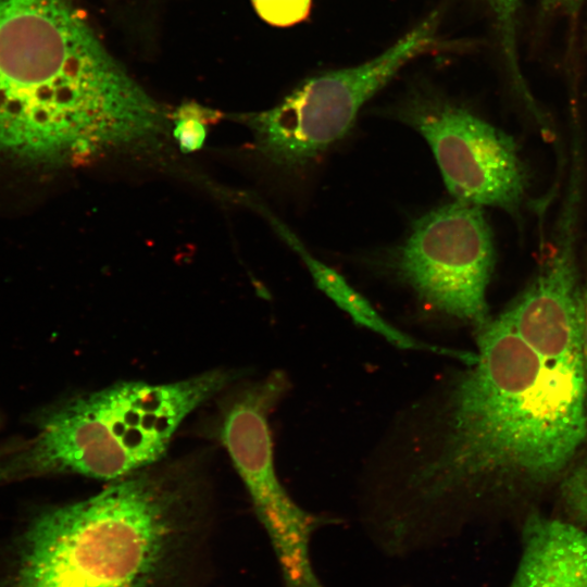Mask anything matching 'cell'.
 Segmentation results:
<instances>
[{
	"instance_id": "obj_1",
	"label": "cell",
	"mask_w": 587,
	"mask_h": 587,
	"mask_svg": "<svg viewBox=\"0 0 587 587\" xmlns=\"http://www.w3.org/2000/svg\"><path fill=\"white\" fill-rule=\"evenodd\" d=\"M476 330L474 362L416 409L375 485V514L398 540L448 529L516 485L549 482L586 438L583 357L536 347L503 312Z\"/></svg>"
},
{
	"instance_id": "obj_2",
	"label": "cell",
	"mask_w": 587,
	"mask_h": 587,
	"mask_svg": "<svg viewBox=\"0 0 587 587\" xmlns=\"http://www.w3.org/2000/svg\"><path fill=\"white\" fill-rule=\"evenodd\" d=\"M163 109L66 0H0V155L75 165L157 135Z\"/></svg>"
},
{
	"instance_id": "obj_3",
	"label": "cell",
	"mask_w": 587,
	"mask_h": 587,
	"mask_svg": "<svg viewBox=\"0 0 587 587\" xmlns=\"http://www.w3.org/2000/svg\"><path fill=\"white\" fill-rule=\"evenodd\" d=\"M195 461L160 462L38 514L0 587H175L208 509Z\"/></svg>"
},
{
	"instance_id": "obj_4",
	"label": "cell",
	"mask_w": 587,
	"mask_h": 587,
	"mask_svg": "<svg viewBox=\"0 0 587 587\" xmlns=\"http://www.w3.org/2000/svg\"><path fill=\"white\" fill-rule=\"evenodd\" d=\"M235 377L215 369L171 383L125 380L59 402L32 444L0 464V483L57 474L113 482L152 466L182 423Z\"/></svg>"
},
{
	"instance_id": "obj_5",
	"label": "cell",
	"mask_w": 587,
	"mask_h": 587,
	"mask_svg": "<svg viewBox=\"0 0 587 587\" xmlns=\"http://www.w3.org/2000/svg\"><path fill=\"white\" fill-rule=\"evenodd\" d=\"M445 8L428 11L375 55L301 80L274 107L246 122L258 150L288 171L310 168L354 126L362 109L415 61L461 46L444 34Z\"/></svg>"
},
{
	"instance_id": "obj_6",
	"label": "cell",
	"mask_w": 587,
	"mask_h": 587,
	"mask_svg": "<svg viewBox=\"0 0 587 587\" xmlns=\"http://www.w3.org/2000/svg\"><path fill=\"white\" fill-rule=\"evenodd\" d=\"M378 112L426 140L454 200L517 215L528 180L517 145L509 134L422 79Z\"/></svg>"
},
{
	"instance_id": "obj_7",
	"label": "cell",
	"mask_w": 587,
	"mask_h": 587,
	"mask_svg": "<svg viewBox=\"0 0 587 587\" xmlns=\"http://www.w3.org/2000/svg\"><path fill=\"white\" fill-rule=\"evenodd\" d=\"M289 389L283 372L245 383L220 404L216 437L241 478L279 563L284 587H323L310 560V539L325 519L301 509L275 470L268 417Z\"/></svg>"
},
{
	"instance_id": "obj_8",
	"label": "cell",
	"mask_w": 587,
	"mask_h": 587,
	"mask_svg": "<svg viewBox=\"0 0 587 587\" xmlns=\"http://www.w3.org/2000/svg\"><path fill=\"white\" fill-rule=\"evenodd\" d=\"M483 208L454 200L420 216L383 267L440 314L477 328L489 321L495 247Z\"/></svg>"
},
{
	"instance_id": "obj_9",
	"label": "cell",
	"mask_w": 587,
	"mask_h": 587,
	"mask_svg": "<svg viewBox=\"0 0 587 587\" xmlns=\"http://www.w3.org/2000/svg\"><path fill=\"white\" fill-rule=\"evenodd\" d=\"M510 587H587V533L562 521L529 516Z\"/></svg>"
},
{
	"instance_id": "obj_10",
	"label": "cell",
	"mask_w": 587,
	"mask_h": 587,
	"mask_svg": "<svg viewBox=\"0 0 587 587\" xmlns=\"http://www.w3.org/2000/svg\"><path fill=\"white\" fill-rule=\"evenodd\" d=\"M276 226L286 241L303 260L317 288L332 299L337 307L348 313L353 322L384 337L388 342L398 348L432 351L448 357H454L462 361L465 360L466 352L421 342L391 325L374 309L365 297L347 282L341 274L315 258L313 253H311L304 245L280 223H276Z\"/></svg>"
},
{
	"instance_id": "obj_11",
	"label": "cell",
	"mask_w": 587,
	"mask_h": 587,
	"mask_svg": "<svg viewBox=\"0 0 587 587\" xmlns=\"http://www.w3.org/2000/svg\"><path fill=\"white\" fill-rule=\"evenodd\" d=\"M476 2L485 9L491 20L512 87L538 123L545 122V115L534 99L521 66L517 21L522 0H476Z\"/></svg>"
},
{
	"instance_id": "obj_12",
	"label": "cell",
	"mask_w": 587,
	"mask_h": 587,
	"mask_svg": "<svg viewBox=\"0 0 587 587\" xmlns=\"http://www.w3.org/2000/svg\"><path fill=\"white\" fill-rule=\"evenodd\" d=\"M263 21L276 27H290L305 21L313 0H251Z\"/></svg>"
},
{
	"instance_id": "obj_13",
	"label": "cell",
	"mask_w": 587,
	"mask_h": 587,
	"mask_svg": "<svg viewBox=\"0 0 587 587\" xmlns=\"http://www.w3.org/2000/svg\"><path fill=\"white\" fill-rule=\"evenodd\" d=\"M204 109L197 105L180 107L175 113L173 135L177 139L179 148L185 152H190L201 148L205 138V115Z\"/></svg>"
},
{
	"instance_id": "obj_14",
	"label": "cell",
	"mask_w": 587,
	"mask_h": 587,
	"mask_svg": "<svg viewBox=\"0 0 587 587\" xmlns=\"http://www.w3.org/2000/svg\"><path fill=\"white\" fill-rule=\"evenodd\" d=\"M562 498L569 511L587 523V461L567 475L562 485Z\"/></svg>"
},
{
	"instance_id": "obj_15",
	"label": "cell",
	"mask_w": 587,
	"mask_h": 587,
	"mask_svg": "<svg viewBox=\"0 0 587 587\" xmlns=\"http://www.w3.org/2000/svg\"><path fill=\"white\" fill-rule=\"evenodd\" d=\"M584 0H540L541 9L551 14L575 17Z\"/></svg>"
},
{
	"instance_id": "obj_16",
	"label": "cell",
	"mask_w": 587,
	"mask_h": 587,
	"mask_svg": "<svg viewBox=\"0 0 587 587\" xmlns=\"http://www.w3.org/2000/svg\"><path fill=\"white\" fill-rule=\"evenodd\" d=\"M580 344L587 383V282L583 285L580 308Z\"/></svg>"
}]
</instances>
